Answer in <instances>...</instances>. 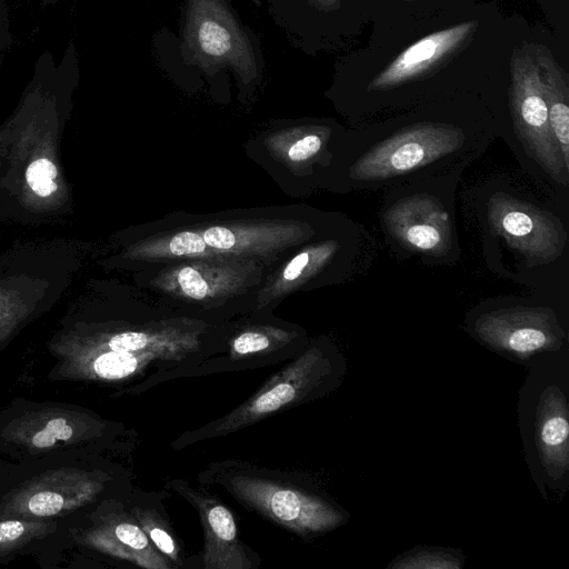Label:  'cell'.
Wrapping results in <instances>:
<instances>
[{"mask_svg": "<svg viewBox=\"0 0 569 569\" xmlns=\"http://www.w3.org/2000/svg\"><path fill=\"white\" fill-rule=\"evenodd\" d=\"M1 18V17H0ZM0 23H1V20H0Z\"/></svg>", "mask_w": 569, "mask_h": 569, "instance_id": "obj_29", "label": "cell"}, {"mask_svg": "<svg viewBox=\"0 0 569 569\" xmlns=\"http://www.w3.org/2000/svg\"><path fill=\"white\" fill-rule=\"evenodd\" d=\"M201 482L217 483L240 503L303 539L337 529L348 513L315 490L247 465L220 462Z\"/></svg>", "mask_w": 569, "mask_h": 569, "instance_id": "obj_6", "label": "cell"}, {"mask_svg": "<svg viewBox=\"0 0 569 569\" xmlns=\"http://www.w3.org/2000/svg\"><path fill=\"white\" fill-rule=\"evenodd\" d=\"M389 232L401 244L425 254H443L451 244V224L445 208L428 196L396 202L385 214Z\"/></svg>", "mask_w": 569, "mask_h": 569, "instance_id": "obj_16", "label": "cell"}, {"mask_svg": "<svg viewBox=\"0 0 569 569\" xmlns=\"http://www.w3.org/2000/svg\"><path fill=\"white\" fill-rule=\"evenodd\" d=\"M306 333L297 327L280 321H247L233 323L226 338L223 360L209 365L266 366L273 359L295 357L307 346Z\"/></svg>", "mask_w": 569, "mask_h": 569, "instance_id": "obj_17", "label": "cell"}, {"mask_svg": "<svg viewBox=\"0 0 569 569\" xmlns=\"http://www.w3.org/2000/svg\"><path fill=\"white\" fill-rule=\"evenodd\" d=\"M328 134V128L310 127L289 147L288 158L293 162H302L315 157L322 149Z\"/></svg>", "mask_w": 569, "mask_h": 569, "instance_id": "obj_25", "label": "cell"}, {"mask_svg": "<svg viewBox=\"0 0 569 569\" xmlns=\"http://www.w3.org/2000/svg\"><path fill=\"white\" fill-rule=\"evenodd\" d=\"M315 233L303 221L288 218H229L202 227H176L142 239L139 256L152 267L196 258L246 257L270 264L290 247Z\"/></svg>", "mask_w": 569, "mask_h": 569, "instance_id": "obj_4", "label": "cell"}, {"mask_svg": "<svg viewBox=\"0 0 569 569\" xmlns=\"http://www.w3.org/2000/svg\"><path fill=\"white\" fill-rule=\"evenodd\" d=\"M533 52L540 71L551 132L565 167L569 170L568 76L547 46L533 42Z\"/></svg>", "mask_w": 569, "mask_h": 569, "instance_id": "obj_19", "label": "cell"}, {"mask_svg": "<svg viewBox=\"0 0 569 569\" xmlns=\"http://www.w3.org/2000/svg\"><path fill=\"white\" fill-rule=\"evenodd\" d=\"M167 487L187 500L198 512L204 537L202 567L204 569H253L260 558L239 538L232 512L218 497L190 487L181 479Z\"/></svg>", "mask_w": 569, "mask_h": 569, "instance_id": "obj_14", "label": "cell"}, {"mask_svg": "<svg viewBox=\"0 0 569 569\" xmlns=\"http://www.w3.org/2000/svg\"><path fill=\"white\" fill-rule=\"evenodd\" d=\"M478 27L477 20H469L422 37L380 70L368 91H387L432 77L469 46Z\"/></svg>", "mask_w": 569, "mask_h": 569, "instance_id": "obj_13", "label": "cell"}, {"mask_svg": "<svg viewBox=\"0 0 569 569\" xmlns=\"http://www.w3.org/2000/svg\"><path fill=\"white\" fill-rule=\"evenodd\" d=\"M56 177V166L46 158H40L31 162L26 171L28 186L40 197H48L57 190L54 182Z\"/></svg>", "mask_w": 569, "mask_h": 569, "instance_id": "obj_26", "label": "cell"}, {"mask_svg": "<svg viewBox=\"0 0 569 569\" xmlns=\"http://www.w3.org/2000/svg\"><path fill=\"white\" fill-rule=\"evenodd\" d=\"M462 133L452 126L418 123L372 147L351 169L360 181L381 180L413 171L457 150Z\"/></svg>", "mask_w": 569, "mask_h": 569, "instance_id": "obj_10", "label": "cell"}, {"mask_svg": "<svg viewBox=\"0 0 569 569\" xmlns=\"http://www.w3.org/2000/svg\"><path fill=\"white\" fill-rule=\"evenodd\" d=\"M254 1H266V0H254Z\"/></svg>", "mask_w": 569, "mask_h": 569, "instance_id": "obj_28", "label": "cell"}, {"mask_svg": "<svg viewBox=\"0 0 569 569\" xmlns=\"http://www.w3.org/2000/svg\"><path fill=\"white\" fill-rule=\"evenodd\" d=\"M147 288L187 316L221 323L227 315L254 310L269 264L246 257L171 261L147 269Z\"/></svg>", "mask_w": 569, "mask_h": 569, "instance_id": "obj_3", "label": "cell"}, {"mask_svg": "<svg viewBox=\"0 0 569 569\" xmlns=\"http://www.w3.org/2000/svg\"><path fill=\"white\" fill-rule=\"evenodd\" d=\"M473 336L485 346L521 363L561 351L567 335L552 310L513 307L480 315Z\"/></svg>", "mask_w": 569, "mask_h": 569, "instance_id": "obj_9", "label": "cell"}, {"mask_svg": "<svg viewBox=\"0 0 569 569\" xmlns=\"http://www.w3.org/2000/svg\"><path fill=\"white\" fill-rule=\"evenodd\" d=\"M131 516L144 531L154 548L168 559L173 568L182 565L180 547L166 523L164 518L151 507L133 506L129 509Z\"/></svg>", "mask_w": 569, "mask_h": 569, "instance_id": "obj_21", "label": "cell"}, {"mask_svg": "<svg viewBox=\"0 0 569 569\" xmlns=\"http://www.w3.org/2000/svg\"><path fill=\"white\" fill-rule=\"evenodd\" d=\"M273 18L288 29L300 10L332 13L341 8V0H267Z\"/></svg>", "mask_w": 569, "mask_h": 569, "instance_id": "obj_24", "label": "cell"}, {"mask_svg": "<svg viewBox=\"0 0 569 569\" xmlns=\"http://www.w3.org/2000/svg\"><path fill=\"white\" fill-rule=\"evenodd\" d=\"M465 557L461 552L442 549L419 547L397 557L388 568L391 569H460Z\"/></svg>", "mask_w": 569, "mask_h": 569, "instance_id": "obj_23", "label": "cell"}, {"mask_svg": "<svg viewBox=\"0 0 569 569\" xmlns=\"http://www.w3.org/2000/svg\"><path fill=\"white\" fill-rule=\"evenodd\" d=\"M83 543L120 560L146 569H173L151 543L130 512L103 517L82 535Z\"/></svg>", "mask_w": 569, "mask_h": 569, "instance_id": "obj_18", "label": "cell"}, {"mask_svg": "<svg viewBox=\"0 0 569 569\" xmlns=\"http://www.w3.org/2000/svg\"><path fill=\"white\" fill-rule=\"evenodd\" d=\"M101 472L61 468L22 483L0 502V518L43 519L64 516L93 502L103 491Z\"/></svg>", "mask_w": 569, "mask_h": 569, "instance_id": "obj_11", "label": "cell"}, {"mask_svg": "<svg viewBox=\"0 0 569 569\" xmlns=\"http://www.w3.org/2000/svg\"><path fill=\"white\" fill-rule=\"evenodd\" d=\"M54 522L41 519L0 518V557L56 530Z\"/></svg>", "mask_w": 569, "mask_h": 569, "instance_id": "obj_22", "label": "cell"}, {"mask_svg": "<svg viewBox=\"0 0 569 569\" xmlns=\"http://www.w3.org/2000/svg\"><path fill=\"white\" fill-rule=\"evenodd\" d=\"M181 39L183 60L206 76L231 71L244 89L260 82V46L228 0H186Z\"/></svg>", "mask_w": 569, "mask_h": 569, "instance_id": "obj_7", "label": "cell"}, {"mask_svg": "<svg viewBox=\"0 0 569 569\" xmlns=\"http://www.w3.org/2000/svg\"><path fill=\"white\" fill-rule=\"evenodd\" d=\"M509 102L522 144L557 182L566 186L568 170L551 132L533 42L523 41L512 49Z\"/></svg>", "mask_w": 569, "mask_h": 569, "instance_id": "obj_8", "label": "cell"}, {"mask_svg": "<svg viewBox=\"0 0 569 569\" xmlns=\"http://www.w3.org/2000/svg\"><path fill=\"white\" fill-rule=\"evenodd\" d=\"M488 220L530 266L552 262L562 253L566 232L561 222L526 201L496 193L489 200Z\"/></svg>", "mask_w": 569, "mask_h": 569, "instance_id": "obj_12", "label": "cell"}, {"mask_svg": "<svg viewBox=\"0 0 569 569\" xmlns=\"http://www.w3.org/2000/svg\"><path fill=\"white\" fill-rule=\"evenodd\" d=\"M233 323L177 316L107 333L66 353L61 375L97 382H131L203 365L223 350Z\"/></svg>", "mask_w": 569, "mask_h": 569, "instance_id": "obj_1", "label": "cell"}, {"mask_svg": "<svg viewBox=\"0 0 569 569\" xmlns=\"http://www.w3.org/2000/svg\"><path fill=\"white\" fill-rule=\"evenodd\" d=\"M518 401L525 458L541 492L566 491L569 479V360L561 351L539 356Z\"/></svg>", "mask_w": 569, "mask_h": 569, "instance_id": "obj_2", "label": "cell"}, {"mask_svg": "<svg viewBox=\"0 0 569 569\" xmlns=\"http://www.w3.org/2000/svg\"><path fill=\"white\" fill-rule=\"evenodd\" d=\"M338 243L333 240L322 241L306 247L286 263L280 271L267 279L261 288L254 311L259 312L262 307H268L271 299H279L284 292L297 289L303 284L333 257Z\"/></svg>", "mask_w": 569, "mask_h": 569, "instance_id": "obj_20", "label": "cell"}, {"mask_svg": "<svg viewBox=\"0 0 569 569\" xmlns=\"http://www.w3.org/2000/svg\"><path fill=\"white\" fill-rule=\"evenodd\" d=\"M346 370V360L333 346L325 341L310 342L249 399L223 417L184 432L172 447L183 448L228 436L282 410L321 398L341 383Z\"/></svg>", "mask_w": 569, "mask_h": 569, "instance_id": "obj_5", "label": "cell"}, {"mask_svg": "<svg viewBox=\"0 0 569 569\" xmlns=\"http://www.w3.org/2000/svg\"><path fill=\"white\" fill-rule=\"evenodd\" d=\"M405 1H416V0H405Z\"/></svg>", "mask_w": 569, "mask_h": 569, "instance_id": "obj_27", "label": "cell"}, {"mask_svg": "<svg viewBox=\"0 0 569 569\" xmlns=\"http://www.w3.org/2000/svg\"><path fill=\"white\" fill-rule=\"evenodd\" d=\"M107 423L90 413L63 408L26 412L4 429V438L30 453L88 441L103 433Z\"/></svg>", "mask_w": 569, "mask_h": 569, "instance_id": "obj_15", "label": "cell"}]
</instances>
